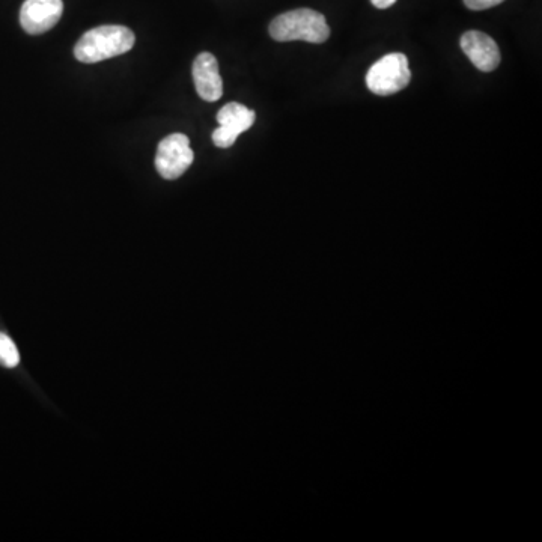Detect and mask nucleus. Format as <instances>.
<instances>
[{"label":"nucleus","mask_w":542,"mask_h":542,"mask_svg":"<svg viewBox=\"0 0 542 542\" xmlns=\"http://www.w3.org/2000/svg\"><path fill=\"white\" fill-rule=\"evenodd\" d=\"M134 43L136 37L125 26H98L82 35L74 47V56L82 64H97L130 52Z\"/></svg>","instance_id":"1"},{"label":"nucleus","mask_w":542,"mask_h":542,"mask_svg":"<svg viewBox=\"0 0 542 542\" xmlns=\"http://www.w3.org/2000/svg\"><path fill=\"white\" fill-rule=\"evenodd\" d=\"M268 31L271 38L279 43L306 41V43L321 44L326 43L330 37L326 17L308 8L281 14L271 22Z\"/></svg>","instance_id":"2"},{"label":"nucleus","mask_w":542,"mask_h":542,"mask_svg":"<svg viewBox=\"0 0 542 542\" xmlns=\"http://www.w3.org/2000/svg\"><path fill=\"white\" fill-rule=\"evenodd\" d=\"M412 80L409 59L402 53H390L375 62L366 74V86L375 95L387 97L409 86Z\"/></svg>","instance_id":"3"},{"label":"nucleus","mask_w":542,"mask_h":542,"mask_svg":"<svg viewBox=\"0 0 542 542\" xmlns=\"http://www.w3.org/2000/svg\"><path fill=\"white\" fill-rule=\"evenodd\" d=\"M193 160L195 154L186 134H169L157 148L156 168L165 180L180 178L192 166Z\"/></svg>","instance_id":"4"},{"label":"nucleus","mask_w":542,"mask_h":542,"mask_svg":"<svg viewBox=\"0 0 542 542\" xmlns=\"http://www.w3.org/2000/svg\"><path fill=\"white\" fill-rule=\"evenodd\" d=\"M62 14V0H25L20 10V25L29 35H41L55 28Z\"/></svg>","instance_id":"5"},{"label":"nucleus","mask_w":542,"mask_h":542,"mask_svg":"<svg viewBox=\"0 0 542 542\" xmlns=\"http://www.w3.org/2000/svg\"><path fill=\"white\" fill-rule=\"evenodd\" d=\"M461 49L478 70L491 73L499 67L500 50L496 41L484 32L469 31L461 37Z\"/></svg>","instance_id":"6"},{"label":"nucleus","mask_w":542,"mask_h":542,"mask_svg":"<svg viewBox=\"0 0 542 542\" xmlns=\"http://www.w3.org/2000/svg\"><path fill=\"white\" fill-rule=\"evenodd\" d=\"M193 82L202 100L214 103L222 98L223 82L219 64L211 53H201L193 62Z\"/></svg>","instance_id":"7"},{"label":"nucleus","mask_w":542,"mask_h":542,"mask_svg":"<svg viewBox=\"0 0 542 542\" xmlns=\"http://www.w3.org/2000/svg\"><path fill=\"white\" fill-rule=\"evenodd\" d=\"M255 119V112L240 103H228L217 113V122L220 127L228 128L237 136L249 130L255 124Z\"/></svg>","instance_id":"8"},{"label":"nucleus","mask_w":542,"mask_h":542,"mask_svg":"<svg viewBox=\"0 0 542 542\" xmlns=\"http://www.w3.org/2000/svg\"><path fill=\"white\" fill-rule=\"evenodd\" d=\"M20 363V353L10 336L0 333V365L16 368Z\"/></svg>","instance_id":"9"},{"label":"nucleus","mask_w":542,"mask_h":542,"mask_svg":"<svg viewBox=\"0 0 542 542\" xmlns=\"http://www.w3.org/2000/svg\"><path fill=\"white\" fill-rule=\"evenodd\" d=\"M237 139V134L232 133V131L228 130V128L220 127V125L219 128H216V130H214L213 133V142L217 148L232 147V145L235 144V141H237Z\"/></svg>","instance_id":"10"},{"label":"nucleus","mask_w":542,"mask_h":542,"mask_svg":"<svg viewBox=\"0 0 542 542\" xmlns=\"http://www.w3.org/2000/svg\"><path fill=\"white\" fill-rule=\"evenodd\" d=\"M502 2H505V0H464V5L472 11H484L488 10V8L497 7Z\"/></svg>","instance_id":"11"},{"label":"nucleus","mask_w":542,"mask_h":542,"mask_svg":"<svg viewBox=\"0 0 542 542\" xmlns=\"http://www.w3.org/2000/svg\"><path fill=\"white\" fill-rule=\"evenodd\" d=\"M372 5L378 10H387V8L392 7L396 4V0H371Z\"/></svg>","instance_id":"12"}]
</instances>
